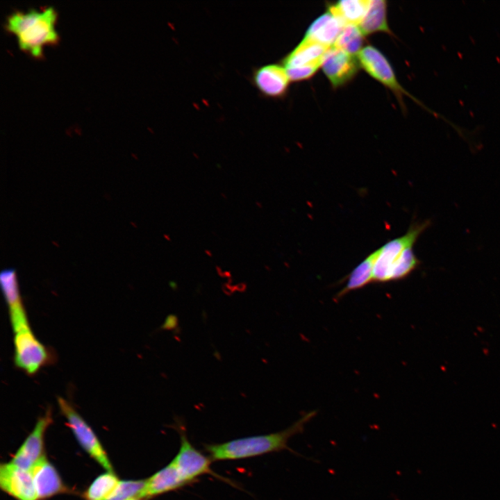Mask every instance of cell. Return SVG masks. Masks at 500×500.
Segmentation results:
<instances>
[{
    "label": "cell",
    "mask_w": 500,
    "mask_h": 500,
    "mask_svg": "<svg viewBox=\"0 0 500 500\" xmlns=\"http://www.w3.org/2000/svg\"><path fill=\"white\" fill-rule=\"evenodd\" d=\"M133 500H137V499H133Z\"/></svg>",
    "instance_id": "d4e9b609"
},
{
    "label": "cell",
    "mask_w": 500,
    "mask_h": 500,
    "mask_svg": "<svg viewBox=\"0 0 500 500\" xmlns=\"http://www.w3.org/2000/svg\"><path fill=\"white\" fill-rule=\"evenodd\" d=\"M146 480L119 481L107 500H133L142 499Z\"/></svg>",
    "instance_id": "7402d4cb"
},
{
    "label": "cell",
    "mask_w": 500,
    "mask_h": 500,
    "mask_svg": "<svg viewBox=\"0 0 500 500\" xmlns=\"http://www.w3.org/2000/svg\"><path fill=\"white\" fill-rule=\"evenodd\" d=\"M0 285L8 308L13 333L29 327L28 316L20 294L15 269L6 268L1 272Z\"/></svg>",
    "instance_id": "8fae6325"
},
{
    "label": "cell",
    "mask_w": 500,
    "mask_h": 500,
    "mask_svg": "<svg viewBox=\"0 0 500 500\" xmlns=\"http://www.w3.org/2000/svg\"><path fill=\"white\" fill-rule=\"evenodd\" d=\"M368 0H343L328 6V10L345 25H358L369 6Z\"/></svg>",
    "instance_id": "ac0fdd59"
},
{
    "label": "cell",
    "mask_w": 500,
    "mask_h": 500,
    "mask_svg": "<svg viewBox=\"0 0 500 500\" xmlns=\"http://www.w3.org/2000/svg\"><path fill=\"white\" fill-rule=\"evenodd\" d=\"M374 252L368 255L348 275L344 287L337 294L340 298L347 293L373 283Z\"/></svg>",
    "instance_id": "d6986e66"
},
{
    "label": "cell",
    "mask_w": 500,
    "mask_h": 500,
    "mask_svg": "<svg viewBox=\"0 0 500 500\" xmlns=\"http://www.w3.org/2000/svg\"><path fill=\"white\" fill-rule=\"evenodd\" d=\"M319 67H306L287 69L286 72L290 81H301L311 78L318 70Z\"/></svg>",
    "instance_id": "603a6c76"
},
{
    "label": "cell",
    "mask_w": 500,
    "mask_h": 500,
    "mask_svg": "<svg viewBox=\"0 0 500 500\" xmlns=\"http://www.w3.org/2000/svg\"><path fill=\"white\" fill-rule=\"evenodd\" d=\"M0 487L17 500L38 499L31 471L11 462L0 466Z\"/></svg>",
    "instance_id": "7c38bea8"
},
{
    "label": "cell",
    "mask_w": 500,
    "mask_h": 500,
    "mask_svg": "<svg viewBox=\"0 0 500 500\" xmlns=\"http://www.w3.org/2000/svg\"><path fill=\"white\" fill-rule=\"evenodd\" d=\"M188 484L172 460L167 466L147 479L142 499L150 498L178 489Z\"/></svg>",
    "instance_id": "9a60e30c"
},
{
    "label": "cell",
    "mask_w": 500,
    "mask_h": 500,
    "mask_svg": "<svg viewBox=\"0 0 500 500\" xmlns=\"http://www.w3.org/2000/svg\"><path fill=\"white\" fill-rule=\"evenodd\" d=\"M357 59L368 74L395 94L402 107H404L403 95L412 98L399 83L390 62L378 49L367 45L357 54Z\"/></svg>",
    "instance_id": "8992f818"
},
{
    "label": "cell",
    "mask_w": 500,
    "mask_h": 500,
    "mask_svg": "<svg viewBox=\"0 0 500 500\" xmlns=\"http://www.w3.org/2000/svg\"><path fill=\"white\" fill-rule=\"evenodd\" d=\"M328 48L329 47L320 43L303 38L296 47L282 58L281 64L285 69L306 67H319Z\"/></svg>",
    "instance_id": "4fadbf2b"
},
{
    "label": "cell",
    "mask_w": 500,
    "mask_h": 500,
    "mask_svg": "<svg viewBox=\"0 0 500 500\" xmlns=\"http://www.w3.org/2000/svg\"><path fill=\"white\" fill-rule=\"evenodd\" d=\"M431 221L412 222L406 233L374 251L373 283H385L407 277L420 264L413 247Z\"/></svg>",
    "instance_id": "6da1fadb"
},
{
    "label": "cell",
    "mask_w": 500,
    "mask_h": 500,
    "mask_svg": "<svg viewBox=\"0 0 500 500\" xmlns=\"http://www.w3.org/2000/svg\"><path fill=\"white\" fill-rule=\"evenodd\" d=\"M359 28L365 35L377 32L392 35L388 24L387 2L384 0L369 1Z\"/></svg>",
    "instance_id": "e0dca14e"
},
{
    "label": "cell",
    "mask_w": 500,
    "mask_h": 500,
    "mask_svg": "<svg viewBox=\"0 0 500 500\" xmlns=\"http://www.w3.org/2000/svg\"><path fill=\"white\" fill-rule=\"evenodd\" d=\"M344 26L340 19L327 10L311 23L303 38L330 47Z\"/></svg>",
    "instance_id": "2e32d148"
},
{
    "label": "cell",
    "mask_w": 500,
    "mask_h": 500,
    "mask_svg": "<svg viewBox=\"0 0 500 500\" xmlns=\"http://www.w3.org/2000/svg\"><path fill=\"white\" fill-rule=\"evenodd\" d=\"M357 58L334 46L326 51L321 65L322 70L334 88L353 79L358 72Z\"/></svg>",
    "instance_id": "ba28073f"
},
{
    "label": "cell",
    "mask_w": 500,
    "mask_h": 500,
    "mask_svg": "<svg viewBox=\"0 0 500 500\" xmlns=\"http://www.w3.org/2000/svg\"><path fill=\"white\" fill-rule=\"evenodd\" d=\"M58 13L52 6L41 10H15L6 20V31L17 38L19 49L34 58L43 56V47L59 41Z\"/></svg>",
    "instance_id": "7a4b0ae2"
},
{
    "label": "cell",
    "mask_w": 500,
    "mask_h": 500,
    "mask_svg": "<svg viewBox=\"0 0 500 500\" xmlns=\"http://www.w3.org/2000/svg\"><path fill=\"white\" fill-rule=\"evenodd\" d=\"M179 433L181 445L178 453L172 461L183 480L188 483L206 474L217 476L210 468L211 460L192 445L183 430Z\"/></svg>",
    "instance_id": "9c48e42d"
},
{
    "label": "cell",
    "mask_w": 500,
    "mask_h": 500,
    "mask_svg": "<svg viewBox=\"0 0 500 500\" xmlns=\"http://www.w3.org/2000/svg\"><path fill=\"white\" fill-rule=\"evenodd\" d=\"M119 480L113 472L97 477L85 494L86 500H107L116 488Z\"/></svg>",
    "instance_id": "ffe728a7"
},
{
    "label": "cell",
    "mask_w": 500,
    "mask_h": 500,
    "mask_svg": "<svg viewBox=\"0 0 500 500\" xmlns=\"http://www.w3.org/2000/svg\"><path fill=\"white\" fill-rule=\"evenodd\" d=\"M316 415V410L310 411L281 431L208 444L205 448L214 460L242 459L285 449L295 453L288 447L289 440L294 435L301 433L306 424Z\"/></svg>",
    "instance_id": "3957f363"
},
{
    "label": "cell",
    "mask_w": 500,
    "mask_h": 500,
    "mask_svg": "<svg viewBox=\"0 0 500 500\" xmlns=\"http://www.w3.org/2000/svg\"><path fill=\"white\" fill-rule=\"evenodd\" d=\"M57 401L61 413L83 449L105 469L113 472L110 460L91 427L70 402L62 397H58Z\"/></svg>",
    "instance_id": "5b68a950"
},
{
    "label": "cell",
    "mask_w": 500,
    "mask_h": 500,
    "mask_svg": "<svg viewBox=\"0 0 500 500\" xmlns=\"http://www.w3.org/2000/svg\"><path fill=\"white\" fill-rule=\"evenodd\" d=\"M38 499L47 498L66 492L58 472L44 456L30 470Z\"/></svg>",
    "instance_id": "5bb4252c"
},
{
    "label": "cell",
    "mask_w": 500,
    "mask_h": 500,
    "mask_svg": "<svg viewBox=\"0 0 500 500\" xmlns=\"http://www.w3.org/2000/svg\"><path fill=\"white\" fill-rule=\"evenodd\" d=\"M51 422V410L48 409L46 413L38 419L34 428L13 456L10 461L12 464L20 468L31 470L44 456L43 453L44 433Z\"/></svg>",
    "instance_id": "30bf717a"
},
{
    "label": "cell",
    "mask_w": 500,
    "mask_h": 500,
    "mask_svg": "<svg viewBox=\"0 0 500 500\" xmlns=\"http://www.w3.org/2000/svg\"><path fill=\"white\" fill-rule=\"evenodd\" d=\"M364 36L356 25H345L333 46L352 56H357L363 48Z\"/></svg>",
    "instance_id": "44dd1931"
},
{
    "label": "cell",
    "mask_w": 500,
    "mask_h": 500,
    "mask_svg": "<svg viewBox=\"0 0 500 500\" xmlns=\"http://www.w3.org/2000/svg\"><path fill=\"white\" fill-rule=\"evenodd\" d=\"M178 319L176 315H170L167 317L162 328L163 329L171 330L177 326Z\"/></svg>",
    "instance_id": "cb8c5ba5"
},
{
    "label": "cell",
    "mask_w": 500,
    "mask_h": 500,
    "mask_svg": "<svg viewBox=\"0 0 500 500\" xmlns=\"http://www.w3.org/2000/svg\"><path fill=\"white\" fill-rule=\"evenodd\" d=\"M250 81L262 96L281 99L288 93L290 80L281 64L267 63L252 69Z\"/></svg>",
    "instance_id": "52a82bcc"
},
{
    "label": "cell",
    "mask_w": 500,
    "mask_h": 500,
    "mask_svg": "<svg viewBox=\"0 0 500 500\" xmlns=\"http://www.w3.org/2000/svg\"><path fill=\"white\" fill-rule=\"evenodd\" d=\"M13 333V360L17 368L28 376H34L42 367L56 362L55 351L42 344L30 326Z\"/></svg>",
    "instance_id": "277c9868"
}]
</instances>
